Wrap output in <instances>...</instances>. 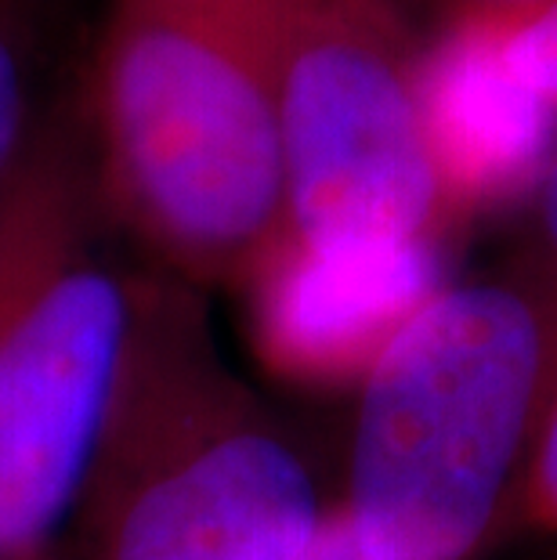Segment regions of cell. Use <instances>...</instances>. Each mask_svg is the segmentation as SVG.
I'll return each instance as SVG.
<instances>
[{
  "label": "cell",
  "mask_w": 557,
  "mask_h": 560,
  "mask_svg": "<svg viewBox=\"0 0 557 560\" xmlns=\"http://www.w3.org/2000/svg\"><path fill=\"white\" fill-rule=\"evenodd\" d=\"M80 113L113 229L163 276L246 285L290 240L254 0H109Z\"/></svg>",
  "instance_id": "1"
},
{
  "label": "cell",
  "mask_w": 557,
  "mask_h": 560,
  "mask_svg": "<svg viewBox=\"0 0 557 560\" xmlns=\"http://www.w3.org/2000/svg\"><path fill=\"white\" fill-rule=\"evenodd\" d=\"M355 390L337 510L362 560L496 553L557 390V282L514 257L442 282Z\"/></svg>",
  "instance_id": "2"
},
{
  "label": "cell",
  "mask_w": 557,
  "mask_h": 560,
  "mask_svg": "<svg viewBox=\"0 0 557 560\" xmlns=\"http://www.w3.org/2000/svg\"><path fill=\"white\" fill-rule=\"evenodd\" d=\"M323 514L301 441L224 362L199 293L135 271L120 373L47 560H298Z\"/></svg>",
  "instance_id": "3"
},
{
  "label": "cell",
  "mask_w": 557,
  "mask_h": 560,
  "mask_svg": "<svg viewBox=\"0 0 557 560\" xmlns=\"http://www.w3.org/2000/svg\"><path fill=\"white\" fill-rule=\"evenodd\" d=\"M80 105L0 182V560H47L109 409L135 271L109 243Z\"/></svg>",
  "instance_id": "4"
},
{
  "label": "cell",
  "mask_w": 557,
  "mask_h": 560,
  "mask_svg": "<svg viewBox=\"0 0 557 560\" xmlns=\"http://www.w3.org/2000/svg\"><path fill=\"white\" fill-rule=\"evenodd\" d=\"M276 91L290 243L315 257L438 254L467 207L431 55L398 0H254Z\"/></svg>",
  "instance_id": "5"
},
{
  "label": "cell",
  "mask_w": 557,
  "mask_h": 560,
  "mask_svg": "<svg viewBox=\"0 0 557 560\" xmlns=\"http://www.w3.org/2000/svg\"><path fill=\"white\" fill-rule=\"evenodd\" d=\"M434 257L340 260L287 240L246 282L260 362L304 387H359L402 322L442 285Z\"/></svg>",
  "instance_id": "6"
},
{
  "label": "cell",
  "mask_w": 557,
  "mask_h": 560,
  "mask_svg": "<svg viewBox=\"0 0 557 560\" xmlns=\"http://www.w3.org/2000/svg\"><path fill=\"white\" fill-rule=\"evenodd\" d=\"M40 0H0V182L15 171L58 105L44 91Z\"/></svg>",
  "instance_id": "7"
},
{
  "label": "cell",
  "mask_w": 557,
  "mask_h": 560,
  "mask_svg": "<svg viewBox=\"0 0 557 560\" xmlns=\"http://www.w3.org/2000/svg\"><path fill=\"white\" fill-rule=\"evenodd\" d=\"M474 55L489 73L536 113L557 116V0L478 44H449Z\"/></svg>",
  "instance_id": "8"
},
{
  "label": "cell",
  "mask_w": 557,
  "mask_h": 560,
  "mask_svg": "<svg viewBox=\"0 0 557 560\" xmlns=\"http://www.w3.org/2000/svg\"><path fill=\"white\" fill-rule=\"evenodd\" d=\"M518 542H550L557 546V390L543 412L539 434L532 441L525 474L507 514L500 550Z\"/></svg>",
  "instance_id": "9"
},
{
  "label": "cell",
  "mask_w": 557,
  "mask_h": 560,
  "mask_svg": "<svg viewBox=\"0 0 557 560\" xmlns=\"http://www.w3.org/2000/svg\"><path fill=\"white\" fill-rule=\"evenodd\" d=\"M511 257L539 271L543 279L557 282V149L529 185L525 221H521V235Z\"/></svg>",
  "instance_id": "10"
},
{
  "label": "cell",
  "mask_w": 557,
  "mask_h": 560,
  "mask_svg": "<svg viewBox=\"0 0 557 560\" xmlns=\"http://www.w3.org/2000/svg\"><path fill=\"white\" fill-rule=\"evenodd\" d=\"M428 4L449 33V44H478L547 0H428Z\"/></svg>",
  "instance_id": "11"
},
{
  "label": "cell",
  "mask_w": 557,
  "mask_h": 560,
  "mask_svg": "<svg viewBox=\"0 0 557 560\" xmlns=\"http://www.w3.org/2000/svg\"><path fill=\"white\" fill-rule=\"evenodd\" d=\"M298 560H362L337 503L326 506L323 521H318V528L312 532V539H307V546L298 553Z\"/></svg>",
  "instance_id": "12"
}]
</instances>
